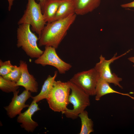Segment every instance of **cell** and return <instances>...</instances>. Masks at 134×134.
Masks as SVG:
<instances>
[{"mask_svg":"<svg viewBox=\"0 0 134 134\" xmlns=\"http://www.w3.org/2000/svg\"><path fill=\"white\" fill-rule=\"evenodd\" d=\"M60 0V1H62V0Z\"/></svg>","mask_w":134,"mask_h":134,"instance_id":"cell-25","label":"cell"},{"mask_svg":"<svg viewBox=\"0 0 134 134\" xmlns=\"http://www.w3.org/2000/svg\"><path fill=\"white\" fill-rule=\"evenodd\" d=\"M40 110L37 102L33 100L28 109L19 115L17 119V122L21 123V127L26 131L33 132L38 124L33 120L32 117L35 112Z\"/></svg>","mask_w":134,"mask_h":134,"instance_id":"cell-10","label":"cell"},{"mask_svg":"<svg viewBox=\"0 0 134 134\" xmlns=\"http://www.w3.org/2000/svg\"><path fill=\"white\" fill-rule=\"evenodd\" d=\"M109 83L100 78L96 88L95 100H99L102 96L105 95L113 93L128 96L134 100V97L131 96L129 94L120 93L114 90L110 86Z\"/></svg>","mask_w":134,"mask_h":134,"instance_id":"cell-13","label":"cell"},{"mask_svg":"<svg viewBox=\"0 0 134 134\" xmlns=\"http://www.w3.org/2000/svg\"><path fill=\"white\" fill-rule=\"evenodd\" d=\"M81 122V128L79 134H89L94 131L93 123L88 116V113L84 110L78 115Z\"/></svg>","mask_w":134,"mask_h":134,"instance_id":"cell-17","label":"cell"},{"mask_svg":"<svg viewBox=\"0 0 134 134\" xmlns=\"http://www.w3.org/2000/svg\"><path fill=\"white\" fill-rule=\"evenodd\" d=\"M19 64L22 74L20 78L16 83L17 85L23 87L25 90L31 92H37L38 89V83L33 75L29 73L26 62L21 60Z\"/></svg>","mask_w":134,"mask_h":134,"instance_id":"cell-11","label":"cell"},{"mask_svg":"<svg viewBox=\"0 0 134 134\" xmlns=\"http://www.w3.org/2000/svg\"></svg>","mask_w":134,"mask_h":134,"instance_id":"cell-26","label":"cell"},{"mask_svg":"<svg viewBox=\"0 0 134 134\" xmlns=\"http://www.w3.org/2000/svg\"><path fill=\"white\" fill-rule=\"evenodd\" d=\"M123 8H134V1L131 2L123 4L121 5Z\"/></svg>","mask_w":134,"mask_h":134,"instance_id":"cell-21","label":"cell"},{"mask_svg":"<svg viewBox=\"0 0 134 134\" xmlns=\"http://www.w3.org/2000/svg\"><path fill=\"white\" fill-rule=\"evenodd\" d=\"M70 90L69 81L63 82L55 81L46 99L50 108L55 112L62 113L65 111L69 103Z\"/></svg>","mask_w":134,"mask_h":134,"instance_id":"cell-3","label":"cell"},{"mask_svg":"<svg viewBox=\"0 0 134 134\" xmlns=\"http://www.w3.org/2000/svg\"><path fill=\"white\" fill-rule=\"evenodd\" d=\"M130 50L116 57L117 53L114 54L110 59L107 60L105 58L101 55L100 57V61L97 63L94 68L98 72L100 77L109 83L113 84L115 86H118L121 89L123 87L120 84V82L122 80L121 78L118 77L115 73H112L111 71L110 65L114 61L129 53Z\"/></svg>","mask_w":134,"mask_h":134,"instance_id":"cell-8","label":"cell"},{"mask_svg":"<svg viewBox=\"0 0 134 134\" xmlns=\"http://www.w3.org/2000/svg\"><path fill=\"white\" fill-rule=\"evenodd\" d=\"M94 68L75 74L69 81L83 90L89 96L95 95L96 87L100 78Z\"/></svg>","mask_w":134,"mask_h":134,"instance_id":"cell-6","label":"cell"},{"mask_svg":"<svg viewBox=\"0 0 134 134\" xmlns=\"http://www.w3.org/2000/svg\"><path fill=\"white\" fill-rule=\"evenodd\" d=\"M46 0H37V1L40 4L42 9L43 7Z\"/></svg>","mask_w":134,"mask_h":134,"instance_id":"cell-23","label":"cell"},{"mask_svg":"<svg viewBox=\"0 0 134 134\" xmlns=\"http://www.w3.org/2000/svg\"><path fill=\"white\" fill-rule=\"evenodd\" d=\"M77 15H83L92 12L100 5L101 0H72Z\"/></svg>","mask_w":134,"mask_h":134,"instance_id":"cell-12","label":"cell"},{"mask_svg":"<svg viewBox=\"0 0 134 134\" xmlns=\"http://www.w3.org/2000/svg\"><path fill=\"white\" fill-rule=\"evenodd\" d=\"M62 1L46 0L42 9L43 18L46 23L52 22Z\"/></svg>","mask_w":134,"mask_h":134,"instance_id":"cell-14","label":"cell"},{"mask_svg":"<svg viewBox=\"0 0 134 134\" xmlns=\"http://www.w3.org/2000/svg\"><path fill=\"white\" fill-rule=\"evenodd\" d=\"M16 65L13 66L10 60L4 62L0 60V75L3 76L11 72Z\"/></svg>","mask_w":134,"mask_h":134,"instance_id":"cell-19","label":"cell"},{"mask_svg":"<svg viewBox=\"0 0 134 134\" xmlns=\"http://www.w3.org/2000/svg\"><path fill=\"white\" fill-rule=\"evenodd\" d=\"M76 16L74 13L64 19L47 23L39 37V46L57 48L74 22Z\"/></svg>","mask_w":134,"mask_h":134,"instance_id":"cell-1","label":"cell"},{"mask_svg":"<svg viewBox=\"0 0 134 134\" xmlns=\"http://www.w3.org/2000/svg\"><path fill=\"white\" fill-rule=\"evenodd\" d=\"M74 13L75 8L72 0H62L52 22L64 19Z\"/></svg>","mask_w":134,"mask_h":134,"instance_id":"cell-16","label":"cell"},{"mask_svg":"<svg viewBox=\"0 0 134 134\" xmlns=\"http://www.w3.org/2000/svg\"><path fill=\"white\" fill-rule=\"evenodd\" d=\"M21 74L22 72L20 67L15 66L14 69L11 72L3 77L5 78L16 83L20 78Z\"/></svg>","mask_w":134,"mask_h":134,"instance_id":"cell-20","label":"cell"},{"mask_svg":"<svg viewBox=\"0 0 134 134\" xmlns=\"http://www.w3.org/2000/svg\"><path fill=\"white\" fill-rule=\"evenodd\" d=\"M70 82L71 93L69 97L68 101L72 104L73 108L72 109L67 108L62 113L65 114L67 117L74 119L77 118L79 115L90 105V96Z\"/></svg>","mask_w":134,"mask_h":134,"instance_id":"cell-5","label":"cell"},{"mask_svg":"<svg viewBox=\"0 0 134 134\" xmlns=\"http://www.w3.org/2000/svg\"><path fill=\"white\" fill-rule=\"evenodd\" d=\"M46 23L40 4L37 3L35 0H28L26 9L18 24H30L32 31L38 35L39 38Z\"/></svg>","mask_w":134,"mask_h":134,"instance_id":"cell-4","label":"cell"},{"mask_svg":"<svg viewBox=\"0 0 134 134\" xmlns=\"http://www.w3.org/2000/svg\"><path fill=\"white\" fill-rule=\"evenodd\" d=\"M128 60L134 63V57H130L128 58ZM134 67V65L133 66Z\"/></svg>","mask_w":134,"mask_h":134,"instance_id":"cell-24","label":"cell"},{"mask_svg":"<svg viewBox=\"0 0 134 134\" xmlns=\"http://www.w3.org/2000/svg\"><path fill=\"white\" fill-rule=\"evenodd\" d=\"M8 3V10L9 11H10L12 7L13 4V2L15 0H7Z\"/></svg>","mask_w":134,"mask_h":134,"instance_id":"cell-22","label":"cell"},{"mask_svg":"<svg viewBox=\"0 0 134 134\" xmlns=\"http://www.w3.org/2000/svg\"><path fill=\"white\" fill-rule=\"evenodd\" d=\"M19 90L13 93V96L11 102L8 106L4 107L9 117L12 118L17 115L21 113L22 110L24 108L29 107V105L25 104L26 101L32 97L31 92L24 90L20 95L18 94Z\"/></svg>","mask_w":134,"mask_h":134,"instance_id":"cell-9","label":"cell"},{"mask_svg":"<svg viewBox=\"0 0 134 134\" xmlns=\"http://www.w3.org/2000/svg\"><path fill=\"white\" fill-rule=\"evenodd\" d=\"M56 48L45 46L42 54L34 61L35 63L43 66L50 65L56 68L60 74H64L72 67L71 65L62 60L56 53Z\"/></svg>","mask_w":134,"mask_h":134,"instance_id":"cell-7","label":"cell"},{"mask_svg":"<svg viewBox=\"0 0 134 134\" xmlns=\"http://www.w3.org/2000/svg\"><path fill=\"white\" fill-rule=\"evenodd\" d=\"M57 74L58 72L56 71H55L53 76L50 75L48 76L47 78L44 81L40 93L35 96H32L31 97L33 100L37 102L43 99H47L49 94L53 87Z\"/></svg>","mask_w":134,"mask_h":134,"instance_id":"cell-15","label":"cell"},{"mask_svg":"<svg viewBox=\"0 0 134 134\" xmlns=\"http://www.w3.org/2000/svg\"><path fill=\"white\" fill-rule=\"evenodd\" d=\"M18 25L17 30V47H21L31 58H38L44 51L38 46L39 38L32 32L30 24H25Z\"/></svg>","mask_w":134,"mask_h":134,"instance_id":"cell-2","label":"cell"},{"mask_svg":"<svg viewBox=\"0 0 134 134\" xmlns=\"http://www.w3.org/2000/svg\"><path fill=\"white\" fill-rule=\"evenodd\" d=\"M19 86L17 85L16 82L0 76V89L3 92L6 93H14L18 90Z\"/></svg>","mask_w":134,"mask_h":134,"instance_id":"cell-18","label":"cell"}]
</instances>
